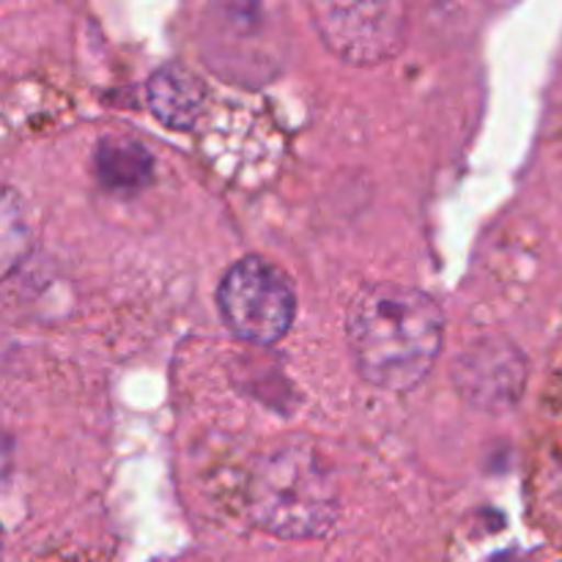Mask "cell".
I'll list each match as a JSON object with an SVG mask.
<instances>
[{"label": "cell", "mask_w": 562, "mask_h": 562, "mask_svg": "<svg viewBox=\"0 0 562 562\" xmlns=\"http://www.w3.org/2000/svg\"><path fill=\"white\" fill-rule=\"evenodd\" d=\"M346 329L362 379L390 393H406L431 373L442 351L445 318L426 291L376 283L355 296Z\"/></svg>", "instance_id": "obj_1"}, {"label": "cell", "mask_w": 562, "mask_h": 562, "mask_svg": "<svg viewBox=\"0 0 562 562\" xmlns=\"http://www.w3.org/2000/svg\"><path fill=\"white\" fill-rule=\"evenodd\" d=\"M217 305L231 333L256 346L278 344L296 316V294L289 274L261 256L239 258L225 269Z\"/></svg>", "instance_id": "obj_3"}, {"label": "cell", "mask_w": 562, "mask_h": 562, "mask_svg": "<svg viewBox=\"0 0 562 562\" xmlns=\"http://www.w3.org/2000/svg\"><path fill=\"white\" fill-rule=\"evenodd\" d=\"M327 47L357 64H376L398 53L406 31V9L395 3L313 5Z\"/></svg>", "instance_id": "obj_4"}, {"label": "cell", "mask_w": 562, "mask_h": 562, "mask_svg": "<svg viewBox=\"0 0 562 562\" xmlns=\"http://www.w3.org/2000/svg\"><path fill=\"white\" fill-rule=\"evenodd\" d=\"M146 99L151 113L170 130H192L206 102V88L179 64L157 69L148 80Z\"/></svg>", "instance_id": "obj_5"}, {"label": "cell", "mask_w": 562, "mask_h": 562, "mask_svg": "<svg viewBox=\"0 0 562 562\" xmlns=\"http://www.w3.org/2000/svg\"><path fill=\"white\" fill-rule=\"evenodd\" d=\"M99 181L110 192L132 195L154 179V157L140 140L126 135H110L99 143L97 157H93Z\"/></svg>", "instance_id": "obj_6"}, {"label": "cell", "mask_w": 562, "mask_h": 562, "mask_svg": "<svg viewBox=\"0 0 562 562\" xmlns=\"http://www.w3.org/2000/svg\"><path fill=\"white\" fill-rule=\"evenodd\" d=\"M338 492L313 450H278L258 464L250 483V514L278 538L305 541L329 532L338 519Z\"/></svg>", "instance_id": "obj_2"}]
</instances>
